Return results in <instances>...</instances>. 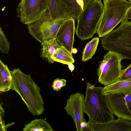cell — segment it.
<instances>
[{
  "label": "cell",
  "instance_id": "obj_2",
  "mask_svg": "<svg viewBox=\"0 0 131 131\" xmlns=\"http://www.w3.org/2000/svg\"><path fill=\"white\" fill-rule=\"evenodd\" d=\"M86 86L83 108L89 117L88 122L103 124L114 119L107 96L102 93L103 87L95 86L89 82Z\"/></svg>",
  "mask_w": 131,
  "mask_h": 131
},
{
  "label": "cell",
  "instance_id": "obj_5",
  "mask_svg": "<svg viewBox=\"0 0 131 131\" xmlns=\"http://www.w3.org/2000/svg\"><path fill=\"white\" fill-rule=\"evenodd\" d=\"M103 7L101 0H92L83 10L75 28L77 36L82 40L92 38L96 32Z\"/></svg>",
  "mask_w": 131,
  "mask_h": 131
},
{
  "label": "cell",
  "instance_id": "obj_19",
  "mask_svg": "<svg viewBox=\"0 0 131 131\" xmlns=\"http://www.w3.org/2000/svg\"><path fill=\"white\" fill-rule=\"evenodd\" d=\"M51 58L54 61L68 65L75 62L72 54L63 46L57 49Z\"/></svg>",
  "mask_w": 131,
  "mask_h": 131
},
{
  "label": "cell",
  "instance_id": "obj_24",
  "mask_svg": "<svg viewBox=\"0 0 131 131\" xmlns=\"http://www.w3.org/2000/svg\"><path fill=\"white\" fill-rule=\"evenodd\" d=\"M77 2L81 6L83 10L92 0H77Z\"/></svg>",
  "mask_w": 131,
  "mask_h": 131
},
{
  "label": "cell",
  "instance_id": "obj_25",
  "mask_svg": "<svg viewBox=\"0 0 131 131\" xmlns=\"http://www.w3.org/2000/svg\"><path fill=\"white\" fill-rule=\"evenodd\" d=\"M2 103H1L0 105V124H1L4 122L3 121V118L4 116V111L2 107Z\"/></svg>",
  "mask_w": 131,
  "mask_h": 131
},
{
  "label": "cell",
  "instance_id": "obj_4",
  "mask_svg": "<svg viewBox=\"0 0 131 131\" xmlns=\"http://www.w3.org/2000/svg\"><path fill=\"white\" fill-rule=\"evenodd\" d=\"M125 19L119 26L100 39L105 50L121 55L124 59L131 60V21Z\"/></svg>",
  "mask_w": 131,
  "mask_h": 131
},
{
  "label": "cell",
  "instance_id": "obj_23",
  "mask_svg": "<svg viewBox=\"0 0 131 131\" xmlns=\"http://www.w3.org/2000/svg\"><path fill=\"white\" fill-rule=\"evenodd\" d=\"M131 80V63L126 68L123 70L122 74L119 80Z\"/></svg>",
  "mask_w": 131,
  "mask_h": 131
},
{
  "label": "cell",
  "instance_id": "obj_17",
  "mask_svg": "<svg viewBox=\"0 0 131 131\" xmlns=\"http://www.w3.org/2000/svg\"><path fill=\"white\" fill-rule=\"evenodd\" d=\"M52 128L46 120L35 119L25 125L23 131H53Z\"/></svg>",
  "mask_w": 131,
  "mask_h": 131
},
{
  "label": "cell",
  "instance_id": "obj_16",
  "mask_svg": "<svg viewBox=\"0 0 131 131\" xmlns=\"http://www.w3.org/2000/svg\"><path fill=\"white\" fill-rule=\"evenodd\" d=\"M41 43L42 48L41 57L47 59L49 62L53 63L54 61L51 57L56 50L61 47L58 43L56 38L45 40Z\"/></svg>",
  "mask_w": 131,
  "mask_h": 131
},
{
  "label": "cell",
  "instance_id": "obj_21",
  "mask_svg": "<svg viewBox=\"0 0 131 131\" xmlns=\"http://www.w3.org/2000/svg\"><path fill=\"white\" fill-rule=\"evenodd\" d=\"M10 47V42L6 37L2 27L0 28V49L3 53H8Z\"/></svg>",
  "mask_w": 131,
  "mask_h": 131
},
{
  "label": "cell",
  "instance_id": "obj_1",
  "mask_svg": "<svg viewBox=\"0 0 131 131\" xmlns=\"http://www.w3.org/2000/svg\"><path fill=\"white\" fill-rule=\"evenodd\" d=\"M11 89L21 97L28 110L34 115H41L45 110L40 89L32 79L30 74H26L19 68L12 71Z\"/></svg>",
  "mask_w": 131,
  "mask_h": 131
},
{
  "label": "cell",
  "instance_id": "obj_11",
  "mask_svg": "<svg viewBox=\"0 0 131 131\" xmlns=\"http://www.w3.org/2000/svg\"><path fill=\"white\" fill-rule=\"evenodd\" d=\"M75 23L74 18L66 19L59 28L56 38L58 44L65 47L71 54L74 41Z\"/></svg>",
  "mask_w": 131,
  "mask_h": 131
},
{
  "label": "cell",
  "instance_id": "obj_29",
  "mask_svg": "<svg viewBox=\"0 0 131 131\" xmlns=\"http://www.w3.org/2000/svg\"><path fill=\"white\" fill-rule=\"evenodd\" d=\"M78 52V50L76 48H73L72 50V53L74 54Z\"/></svg>",
  "mask_w": 131,
  "mask_h": 131
},
{
  "label": "cell",
  "instance_id": "obj_13",
  "mask_svg": "<svg viewBox=\"0 0 131 131\" xmlns=\"http://www.w3.org/2000/svg\"><path fill=\"white\" fill-rule=\"evenodd\" d=\"M102 93L105 95L116 93L131 95V80H118L105 86L103 87Z\"/></svg>",
  "mask_w": 131,
  "mask_h": 131
},
{
  "label": "cell",
  "instance_id": "obj_18",
  "mask_svg": "<svg viewBox=\"0 0 131 131\" xmlns=\"http://www.w3.org/2000/svg\"><path fill=\"white\" fill-rule=\"evenodd\" d=\"M64 6L69 18H79L83 10L77 0H60Z\"/></svg>",
  "mask_w": 131,
  "mask_h": 131
},
{
  "label": "cell",
  "instance_id": "obj_26",
  "mask_svg": "<svg viewBox=\"0 0 131 131\" xmlns=\"http://www.w3.org/2000/svg\"><path fill=\"white\" fill-rule=\"evenodd\" d=\"M14 124V123L12 122L11 123L8 124L6 125L5 124L2 127H0V130L7 131L6 129L8 127Z\"/></svg>",
  "mask_w": 131,
  "mask_h": 131
},
{
  "label": "cell",
  "instance_id": "obj_9",
  "mask_svg": "<svg viewBox=\"0 0 131 131\" xmlns=\"http://www.w3.org/2000/svg\"><path fill=\"white\" fill-rule=\"evenodd\" d=\"M106 95L113 114L131 121V95L116 93Z\"/></svg>",
  "mask_w": 131,
  "mask_h": 131
},
{
  "label": "cell",
  "instance_id": "obj_27",
  "mask_svg": "<svg viewBox=\"0 0 131 131\" xmlns=\"http://www.w3.org/2000/svg\"><path fill=\"white\" fill-rule=\"evenodd\" d=\"M131 3V1L128 0ZM125 19H131V7L127 11L125 17Z\"/></svg>",
  "mask_w": 131,
  "mask_h": 131
},
{
  "label": "cell",
  "instance_id": "obj_30",
  "mask_svg": "<svg viewBox=\"0 0 131 131\" xmlns=\"http://www.w3.org/2000/svg\"></svg>",
  "mask_w": 131,
  "mask_h": 131
},
{
  "label": "cell",
  "instance_id": "obj_20",
  "mask_svg": "<svg viewBox=\"0 0 131 131\" xmlns=\"http://www.w3.org/2000/svg\"><path fill=\"white\" fill-rule=\"evenodd\" d=\"M99 39V37H94L86 44L83 52L82 61L85 62L92 58L97 49Z\"/></svg>",
  "mask_w": 131,
  "mask_h": 131
},
{
  "label": "cell",
  "instance_id": "obj_22",
  "mask_svg": "<svg viewBox=\"0 0 131 131\" xmlns=\"http://www.w3.org/2000/svg\"><path fill=\"white\" fill-rule=\"evenodd\" d=\"M67 81V80L64 79H56L54 80L52 84V87L54 91H59L62 88L66 85Z\"/></svg>",
  "mask_w": 131,
  "mask_h": 131
},
{
  "label": "cell",
  "instance_id": "obj_14",
  "mask_svg": "<svg viewBox=\"0 0 131 131\" xmlns=\"http://www.w3.org/2000/svg\"><path fill=\"white\" fill-rule=\"evenodd\" d=\"M48 11L54 20L69 18L65 8L60 0H48Z\"/></svg>",
  "mask_w": 131,
  "mask_h": 131
},
{
  "label": "cell",
  "instance_id": "obj_6",
  "mask_svg": "<svg viewBox=\"0 0 131 131\" xmlns=\"http://www.w3.org/2000/svg\"><path fill=\"white\" fill-rule=\"evenodd\" d=\"M123 59L120 54L108 51L104 56L97 69L99 82L106 86L118 80L123 71L121 62Z\"/></svg>",
  "mask_w": 131,
  "mask_h": 131
},
{
  "label": "cell",
  "instance_id": "obj_3",
  "mask_svg": "<svg viewBox=\"0 0 131 131\" xmlns=\"http://www.w3.org/2000/svg\"><path fill=\"white\" fill-rule=\"evenodd\" d=\"M103 7L96 32L99 37L110 33L125 19L131 7V3L126 0H103Z\"/></svg>",
  "mask_w": 131,
  "mask_h": 131
},
{
  "label": "cell",
  "instance_id": "obj_28",
  "mask_svg": "<svg viewBox=\"0 0 131 131\" xmlns=\"http://www.w3.org/2000/svg\"><path fill=\"white\" fill-rule=\"evenodd\" d=\"M68 67L72 72L74 69V66L72 63L69 64L68 65Z\"/></svg>",
  "mask_w": 131,
  "mask_h": 131
},
{
  "label": "cell",
  "instance_id": "obj_7",
  "mask_svg": "<svg viewBox=\"0 0 131 131\" xmlns=\"http://www.w3.org/2000/svg\"><path fill=\"white\" fill-rule=\"evenodd\" d=\"M65 20H54L47 11L39 20L28 25L29 33L41 43L56 38L59 28Z\"/></svg>",
  "mask_w": 131,
  "mask_h": 131
},
{
  "label": "cell",
  "instance_id": "obj_15",
  "mask_svg": "<svg viewBox=\"0 0 131 131\" xmlns=\"http://www.w3.org/2000/svg\"><path fill=\"white\" fill-rule=\"evenodd\" d=\"M12 71L0 60V91L4 92L11 89L12 84Z\"/></svg>",
  "mask_w": 131,
  "mask_h": 131
},
{
  "label": "cell",
  "instance_id": "obj_8",
  "mask_svg": "<svg viewBox=\"0 0 131 131\" xmlns=\"http://www.w3.org/2000/svg\"><path fill=\"white\" fill-rule=\"evenodd\" d=\"M48 8V0H21L16 9L17 17L28 25L41 19Z\"/></svg>",
  "mask_w": 131,
  "mask_h": 131
},
{
  "label": "cell",
  "instance_id": "obj_10",
  "mask_svg": "<svg viewBox=\"0 0 131 131\" xmlns=\"http://www.w3.org/2000/svg\"><path fill=\"white\" fill-rule=\"evenodd\" d=\"M84 95L77 92L71 95L67 100L64 109L67 114L73 119L77 131H84L81 126L82 123L85 121L84 116Z\"/></svg>",
  "mask_w": 131,
  "mask_h": 131
},
{
  "label": "cell",
  "instance_id": "obj_12",
  "mask_svg": "<svg viewBox=\"0 0 131 131\" xmlns=\"http://www.w3.org/2000/svg\"><path fill=\"white\" fill-rule=\"evenodd\" d=\"M88 123V131H131V121L119 117L103 124Z\"/></svg>",
  "mask_w": 131,
  "mask_h": 131
}]
</instances>
